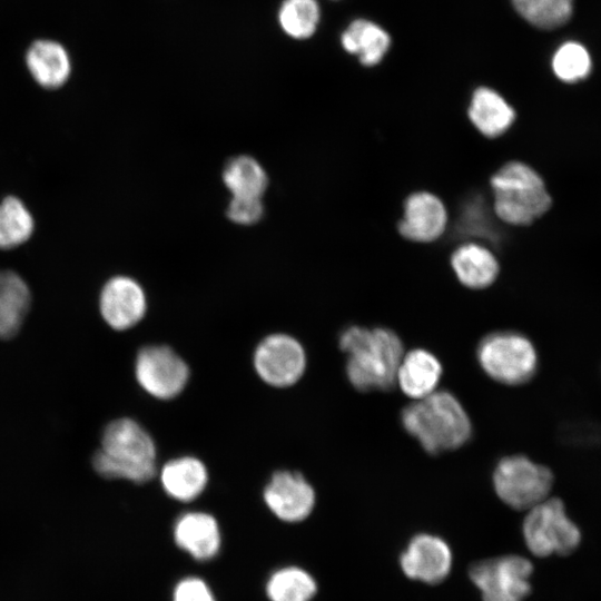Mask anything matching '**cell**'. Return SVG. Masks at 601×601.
<instances>
[{
  "label": "cell",
  "mask_w": 601,
  "mask_h": 601,
  "mask_svg": "<svg viewBox=\"0 0 601 601\" xmlns=\"http://www.w3.org/2000/svg\"><path fill=\"white\" fill-rule=\"evenodd\" d=\"M33 227V218L19 198L9 196L0 203V248L21 245L31 236Z\"/></svg>",
  "instance_id": "cell-24"
},
{
  "label": "cell",
  "mask_w": 601,
  "mask_h": 601,
  "mask_svg": "<svg viewBox=\"0 0 601 601\" xmlns=\"http://www.w3.org/2000/svg\"><path fill=\"white\" fill-rule=\"evenodd\" d=\"M20 326V324L14 323L0 314V338H10L14 336Z\"/></svg>",
  "instance_id": "cell-31"
},
{
  "label": "cell",
  "mask_w": 601,
  "mask_h": 601,
  "mask_svg": "<svg viewBox=\"0 0 601 601\" xmlns=\"http://www.w3.org/2000/svg\"><path fill=\"white\" fill-rule=\"evenodd\" d=\"M92 464L106 479L146 483L156 475V446L137 422L118 418L106 426L101 450L93 455Z\"/></svg>",
  "instance_id": "cell-4"
},
{
  "label": "cell",
  "mask_w": 601,
  "mask_h": 601,
  "mask_svg": "<svg viewBox=\"0 0 601 601\" xmlns=\"http://www.w3.org/2000/svg\"><path fill=\"white\" fill-rule=\"evenodd\" d=\"M466 117L475 131L490 140L504 136L518 119L509 100L499 90L486 85L473 89Z\"/></svg>",
  "instance_id": "cell-14"
},
{
  "label": "cell",
  "mask_w": 601,
  "mask_h": 601,
  "mask_svg": "<svg viewBox=\"0 0 601 601\" xmlns=\"http://www.w3.org/2000/svg\"><path fill=\"white\" fill-rule=\"evenodd\" d=\"M30 303L26 282L12 270H0V314L21 325Z\"/></svg>",
  "instance_id": "cell-27"
},
{
  "label": "cell",
  "mask_w": 601,
  "mask_h": 601,
  "mask_svg": "<svg viewBox=\"0 0 601 601\" xmlns=\"http://www.w3.org/2000/svg\"><path fill=\"white\" fill-rule=\"evenodd\" d=\"M346 355V375L361 392L388 391L396 386V374L404 355L398 335L386 327L353 325L339 336Z\"/></svg>",
  "instance_id": "cell-1"
},
{
  "label": "cell",
  "mask_w": 601,
  "mask_h": 601,
  "mask_svg": "<svg viewBox=\"0 0 601 601\" xmlns=\"http://www.w3.org/2000/svg\"><path fill=\"white\" fill-rule=\"evenodd\" d=\"M265 592L269 601H312L317 593V582L305 569L286 565L270 573Z\"/></svg>",
  "instance_id": "cell-22"
},
{
  "label": "cell",
  "mask_w": 601,
  "mask_h": 601,
  "mask_svg": "<svg viewBox=\"0 0 601 601\" xmlns=\"http://www.w3.org/2000/svg\"><path fill=\"white\" fill-rule=\"evenodd\" d=\"M164 491L179 502L197 499L206 489L208 473L205 464L193 456H184L167 462L160 472Z\"/></svg>",
  "instance_id": "cell-21"
},
{
  "label": "cell",
  "mask_w": 601,
  "mask_h": 601,
  "mask_svg": "<svg viewBox=\"0 0 601 601\" xmlns=\"http://www.w3.org/2000/svg\"><path fill=\"white\" fill-rule=\"evenodd\" d=\"M135 372L140 386L160 400L177 396L189 376L185 361L174 349L164 345L142 347L136 358Z\"/></svg>",
  "instance_id": "cell-9"
},
{
  "label": "cell",
  "mask_w": 601,
  "mask_h": 601,
  "mask_svg": "<svg viewBox=\"0 0 601 601\" xmlns=\"http://www.w3.org/2000/svg\"><path fill=\"white\" fill-rule=\"evenodd\" d=\"M522 533L530 552L540 558L570 554L581 541L580 530L568 516L563 502L552 496L526 511Z\"/></svg>",
  "instance_id": "cell-7"
},
{
  "label": "cell",
  "mask_w": 601,
  "mask_h": 601,
  "mask_svg": "<svg viewBox=\"0 0 601 601\" xmlns=\"http://www.w3.org/2000/svg\"><path fill=\"white\" fill-rule=\"evenodd\" d=\"M404 430L428 454L437 455L463 446L472 435L471 420L456 396L447 391L412 401L402 410Z\"/></svg>",
  "instance_id": "cell-2"
},
{
  "label": "cell",
  "mask_w": 601,
  "mask_h": 601,
  "mask_svg": "<svg viewBox=\"0 0 601 601\" xmlns=\"http://www.w3.org/2000/svg\"><path fill=\"white\" fill-rule=\"evenodd\" d=\"M26 65L32 78L45 88L62 86L71 72L67 49L53 39L32 41L26 52Z\"/></svg>",
  "instance_id": "cell-19"
},
{
  "label": "cell",
  "mask_w": 601,
  "mask_h": 601,
  "mask_svg": "<svg viewBox=\"0 0 601 601\" xmlns=\"http://www.w3.org/2000/svg\"><path fill=\"white\" fill-rule=\"evenodd\" d=\"M499 499L514 510L528 511L550 497L552 471L523 454L502 457L492 474Z\"/></svg>",
  "instance_id": "cell-6"
},
{
  "label": "cell",
  "mask_w": 601,
  "mask_h": 601,
  "mask_svg": "<svg viewBox=\"0 0 601 601\" xmlns=\"http://www.w3.org/2000/svg\"><path fill=\"white\" fill-rule=\"evenodd\" d=\"M321 9L316 0H284L278 11L282 29L292 38L307 39L318 26Z\"/></svg>",
  "instance_id": "cell-25"
},
{
  "label": "cell",
  "mask_w": 601,
  "mask_h": 601,
  "mask_svg": "<svg viewBox=\"0 0 601 601\" xmlns=\"http://www.w3.org/2000/svg\"><path fill=\"white\" fill-rule=\"evenodd\" d=\"M495 217L510 227H528L543 217L552 197L540 173L523 160H509L489 180Z\"/></svg>",
  "instance_id": "cell-3"
},
{
  "label": "cell",
  "mask_w": 601,
  "mask_h": 601,
  "mask_svg": "<svg viewBox=\"0 0 601 601\" xmlns=\"http://www.w3.org/2000/svg\"><path fill=\"white\" fill-rule=\"evenodd\" d=\"M449 264L455 280L472 290L491 287L501 273V264L495 253L476 242L457 245L450 254Z\"/></svg>",
  "instance_id": "cell-17"
},
{
  "label": "cell",
  "mask_w": 601,
  "mask_h": 601,
  "mask_svg": "<svg viewBox=\"0 0 601 601\" xmlns=\"http://www.w3.org/2000/svg\"><path fill=\"white\" fill-rule=\"evenodd\" d=\"M223 179L233 197L260 198L267 187L264 168L249 156H238L228 161Z\"/></svg>",
  "instance_id": "cell-23"
},
{
  "label": "cell",
  "mask_w": 601,
  "mask_h": 601,
  "mask_svg": "<svg viewBox=\"0 0 601 601\" xmlns=\"http://www.w3.org/2000/svg\"><path fill=\"white\" fill-rule=\"evenodd\" d=\"M99 305L104 319L118 331L136 325L144 317L147 306L144 289L127 276L112 277L105 284Z\"/></svg>",
  "instance_id": "cell-15"
},
{
  "label": "cell",
  "mask_w": 601,
  "mask_h": 601,
  "mask_svg": "<svg viewBox=\"0 0 601 601\" xmlns=\"http://www.w3.org/2000/svg\"><path fill=\"white\" fill-rule=\"evenodd\" d=\"M452 561L449 544L442 538L430 533L413 536L400 558L406 577L430 584L440 583L447 577Z\"/></svg>",
  "instance_id": "cell-13"
},
{
  "label": "cell",
  "mask_w": 601,
  "mask_h": 601,
  "mask_svg": "<svg viewBox=\"0 0 601 601\" xmlns=\"http://www.w3.org/2000/svg\"><path fill=\"white\" fill-rule=\"evenodd\" d=\"M476 357L490 378L511 386L532 380L539 364L533 343L525 335L513 331H500L484 336L479 343Z\"/></svg>",
  "instance_id": "cell-5"
},
{
  "label": "cell",
  "mask_w": 601,
  "mask_h": 601,
  "mask_svg": "<svg viewBox=\"0 0 601 601\" xmlns=\"http://www.w3.org/2000/svg\"><path fill=\"white\" fill-rule=\"evenodd\" d=\"M173 601H217L208 583L201 578L189 575L174 587Z\"/></svg>",
  "instance_id": "cell-29"
},
{
  "label": "cell",
  "mask_w": 601,
  "mask_h": 601,
  "mask_svg": "<svg viewBox=\"0 0 601 601\" xmlns=\"http://www.w3.org/2000/svg\"><path fill=\"white\" fill-rule=\"evenodd\" d=\"M552 69L560 80L575 82L587 77L591 69V59L580 43L566 42L555 51Z\"/></svg>",
  "instance_id": "cell-28"
},
{
  "label": "cell",
  "mask_w": 601,
  "mask_h": 601,
  "mask_svg": "<svg viewBox=\"0 0 601 601\" xmlns=\"http://www.w3.org/2000/svg\"><path fill=\"white\" fill-rule=\"evenodd\" d=\"M254 366L267 384L276 387L290 386L304 374L305 351L294 337L273 334L258 344L254 354Z\"/></svg>",
  "instance_id": "cell-10"
},
{
  "label": "cell",
  "mask_w": 601,
  "mask_h": 601,
  "mask_svg": "<svg viewBox=\"0 0 601 601\" xmlns=\"http://www.w3.org/2000/svg\"><path fill=\"white\" fill-rule=\"evenodd\" d=\"M447 225L449 213L443 200L431 191L418 190L404 199L396 228L403 239L430 245L444 237Z\"/></svg>",
  "instance_id": "cell-11"
},
{
  "label": "cell",
  "mask_w": 601,
  "mask_h": 601,
  "mask_svg": "<svg viewBox=\"0 0 601 601\" xmlns=\"http://www.w3.org/2000/svg\"><path fill=\"white\" fill-rule=\"evenodd\" d=\"M262 215L263 204L260 198L233 197L227 207L228 218L240 225H252L258 221Z\"/></svg>",
  "instance_id": "cell-30"
},
{
  "label": "cell",
  "mask_w": 601,
  "mask_h": 601,
  "mask_svg": "<svg viewBox=\"0 0 601 601\" xmlns=\"http://www.w3.org/2000/svg\"><path fill=\"white\" fill-rule=\"evenodd\" d=\"M173 539L177 548L198 562L216 558L223 542L217 520L203 511L180 514L173 526Z\"/></svg>",
  "instance_id": "cell-16"
},
{
  "label": "cell",
  "mask_w": 601,
  "mask_h": 601,
  "mask_svg": "<svg viewBox=\"0 0 601 601\" xmlns=\"http://www.w3.org/2000/svg\"><path fill=\"white\" fill-rule=\"evenodd\" d=\"M263 497L268 510L280 521L297 523L307 519L315 506V491L298 472L277 471L265 485Z\"/></svg>",
  "instance_id": "cell-12"
},
{
  "label": "cell",
  "mask_w": 601,
  "mask_h": 601,
  "mask_svg": "<svg viewBox=\"0 0 601 601\" xmlns=\"http://www.w3.org/2000/svg\"><path fill=\"white\" fill-rule=\"evenodd\" d=\"M343 49L357 58L362 67L380 66L392 45L391 36L377 23L367 19H355L341 35Z\"/></svg>",
  "instance_id": "cell-20"
},
{
  "label": "cell",
  "mask_w": 601,
  "mask_h": 601,
  "mask_svg": "<svg viewBox=\"0 0 601 601\" xmlns=\"http://www.w3.org/2000/svg\"><path fill=\"white\" fill-rule=\"evenodd\" d=\"M443 367L427 349L414 348L404 353L396 374V385L412 401L437 391Z\"/></svg>",
  "instance_id": "cell-18"
},
{
  "label": "cell",
  "mask_w": 601,
  "mask_h": 601,
  "mask_svg": "<svg viewBox=\"0 0 601 601\" xmlns=\"http://www.w3.org/2000/svg\"><path fill=\"white\" fill-rule=\"evenodd\" d=\"M532 572L530 560L509 554L473 563L469 575L483 601H523L531 591Z\"/></svg>",
  "instance_id": "cell-8"
},
{
  "label": "cell",
  "mask_w": 601,
  "mask_h": 601,
  "mask_svg": "<svg viewBox=\"0 0 601 601\" xmlns=\"http://www.w3.org/2000/svg\"><path fill=\"white\" fill-rule=\"evenodd\" d=\"M516 12L540 29L564 24L572 14L573 0H511Z\"/></svg>",
  "instance_id": "cell-26"
}]
</instances>
